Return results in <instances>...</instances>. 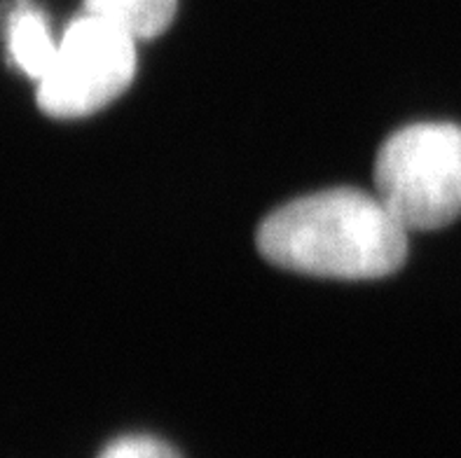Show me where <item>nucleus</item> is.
<instances>
[{
	"mask_svg": "<svg viewBox=\"0 0 461 458\" xmlns=\"http://www.w3.org/2000/svg\"><path fill=\"white\" fill-rule=\"evenodd\" d=\"M258 250L281 269L328 279H380L408 256V229L377 194L338 187L269 213Z\"/></svg>",
	"mask_w": 461,
	"mask_h": 458,
	"instance_id": "nucleus-1",
	"label": "nucleus"
},
{
	"mask_svg": "<svg viewBox=\"0 0 461 458\" xmlns=\"http://www.w3.org/2000/svg\"><path fill=\"white\" fill-rule=\"evenodd\" d=\"M377 197L405 229H438L461 215V127L420 122L384 140L375 162Z\"/></svg>",
	"mask_w": 461,
	"mask_h": 458,
	"instance_id": "nucleus-2",
	"label": "nucleus"
},
{
	"mask_svg": "<svg viewBox=\"0 0 461 458\" xmlns=\"http://www.w3.org/2000/svg\"><path fill=\"white\" fill-rule=\"evenodd\" d=\"M136 73V38L105 19L82 12L66 26L54 66L38 82L45 115L87 117L115 101Z\"/></svg>",
	"mask_w": 461,
	"mask_h": 458,
	"instance_id": "nucleus-3",
	"label": "nucleus"
},
{
	"mask_svg": "<svg viewBox=\"0 0 461 458\" xmlns=\"http://www.w3.org/2000/svg\"><path fill=\"white\" fill-rule=\"evenodd\" d=\"M5 40L12 66L35 82L50 73L59 54V42H54L45 14L29 0H17L7 14Z\"/></svg>",
	"mask_w": 461,
	"mask_h": 458,
	"instance_id": "nucleus-4",
	"label": "nucleus"
},
{
	"mask_svg": "<svg viewBox=\"0 0 461 458\" xmlns=\"http://www.w3.org/2000/svg\"><path fill=\"white\" fill-rule=\"evenodd\" d=\"M176 7L178 0H85V12L115 23L136 40H150L169 29Z\"/></svg>",
	"mask_w": 461,
	"mask_h": 458,
	"instance_id": "nucleus-5",
	"label": "nucleus"
},
{
	"mask_svg": "<svg viewBox=\"0 0 461 458\" xmlns=\"http://www.w3.org/2000/svg\"><path fill=\"white\" fill-rule=\"evenodd\" d=\"M99 458H181L169 445L150 436H124L111 442Z\"/></svg>",
	"mask_w": 461,
	"mask_h": 458,
	"instance_id": "nucleus-6",
	"label": "nucleus"
}]
</instances>
